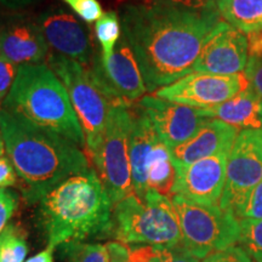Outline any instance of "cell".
I'll use <instances>...</instances> for the list:
<instances>
[{
	"label": "cell",
	"instance_id": "1",
	"mask_svg": "<svg viewBox=\"0 0 262 262\" xmlns=\"http://www.w3.org/2000/svg\"><path fill=\"white\" fill-rule=\"evenodd\" d=\"M219 17L217 10L191 11L157 0L124 9L123 35L133 49L147 91H157L192 73Z\"/></svg>",
	"mask_w": 262,
	"mask_h": 262
},
{
	"label": "cell",
	"instance_id": "41",
	"mask_svg": "<svg viewBox=\"0 0 262 262\" xmlns=\"http://www.w3.org/2000/svg\"><path fill=\"white\" fill-rule=\"evenodd\" d=\"M261 114H262V113H261Z\"/></svg>",
	"mask_w": 262,
	"mask_h": 262
},
{
	"label": "cell",
	"instance_id": "20",
	"mask_svg": "<svg viewBox=\"0 0 262 262\" xmlns=\"http://www.w3.org/2000/svg\"><path fill=\"white\" fill-rule=\"evenodd\" d=\"M216 10L241 32H262V0H217Z\"/></svg>",
	"mask_w": 262,
	"mask_h": 262
},
{
	"label": "cell",
	"instance_id": "23",
	"mask_svg": "<svg viewBox=\"0 0 262 262\" xmlns=\"http://www.w3.org/2000/svg\"><path fill=\"white\" fill-rule=\"evenodd\" d=\"M95 33L101 47V57L108 58L113 55L117 44L122 38V26L114 11L103 12L96 21Z\"/></svg>",
	"mask_w": 262,
	"mask_h": 262
},
{
	"label": "cell",
	"instance_id": "26",
	"mask_svg": "<svg viewBox=\"0 0 262 262\" xmlns=\"http://www.w3.org/2000/svg\"><path fill=\"white\" fill-rule=\"evenodd\" d=\"M147 262H199V258L181 243L175 247H155Z\"/></svg>",
	"mask_w": 262,
	"mask_h": 262
},
{
	"label": "cell",
	"instance_id": "34",
	"mask_svg": "<svg viewBox=\"0 0 262 262\" xmlns=\"http://www.w3.org/2000/svg\"><path fill=\"white\" fill-rule=\"evenodd\" d=\"M17 183V173L9 157H0V188L12 187Z\"/></svg>",
	"mask_w": 262,
	"mask_h": 262
},
{
	"label": "cell",
	"instance_id": "35",
	"mask_svg": "<svg viewBox=\"0 0 262 262\" xmlns=\"http://www.w3.org/2000/svg\"><path fill=\"white\" fill-rule=\"evenodd\" d=\"M108 257V262H130L129 256V248L125 244L120 243V242H110L106 244Z\"/></svg>",
	"mask_w": 262,
	"mask_h": 262
},
{
	"label": "cell",
	"instance_id": "25",
	"mask_svg": "<svg viewBox=\"0 0 262 262\" xmlns=\"http://www.w3.org/2000/svg\"><path fill=\"white\" fill-rule=\"evenodd\" d=\"M241 225V239L239 243L243 245L247 253L255 262H262V219L239 220Z\"/></svg>",
	"mask_w": 262,
	"mask_h": 262
},
{
	"label": "cell",
	"instance_id": "6",
	"mask_svg": "<svg viewBox=\"0 0 262 262\" xmlns=\"http://www.w3.org/2000/svg\"><path fill=\"white\" fill-rule=\"evenodd\" d=\"M49 68L61 80L71 98L85 136V149L93 157L102 141L112 102L91 68L58 54H49ZM118 103V102H117Z\"/></svg>",
	"mask_w": 262,
	"mask_h": 262
},
{
	"label": "cell",
	"instance_id": "16",
	"mask_svg": "<svg viewBox=\"0 0 262 262\" xmlns=\"http://www.w3.org/2000/svg\"><path fill=\"white\" fill-rule=\"evenodd\" d=\"M239 130L219 119L209 118L185 143L170 149L175 165H188L208 157L229 153Z\"/></svg>",
	"mask_w": 262,
	"mask_h": 262
},
{
	"label": "cell",
	"instance_id": "33",
	"mask_svg": "<svg viewBox=\"0 0 262 262\" xmlns=\"http://www.w3.org/2000/svg\"><path fill=\"white\" fill-rule=\"evenodd\" d=\"M157 2L168 3V4L178 6V8L198 12L214 11L216 10V4H217V0H157Z\"/></svg>",
	"mask_w": 262,
	"mask_h": 262
},
{
	"label": "cell",
	"instance_id": "10",
	"mask_svg": "<svg viewBox=\"0 0 262 262\" xmlns=\"http://www.w3.org/2000/svg\"><path fill=\"white\" fill-rule=\"evenodd\" d=\"M245 75L189 73L175 83L156 91V96L194 108H209L231 100L247 89Z\"/></svg>",
	"mask_w": 262,
	"mask_h": 262
},
{
	"label": "cell",
	"instance_id": "19",
	"mask_svg": "<svg viewBox=\"0 0 262 262\" xmlns=\"http://www.w3.org/2000/svg\"><path fill=\"white\" fill-rule=\"evenodd\" d=\"M201 111L203 117L222 120L238 130L262 129V100L250 86L224 103Z\"/></svg>",
	"mask_w": 262,
	"mask_h": 262
},
{
	"label": "cell",
	"instance_id": "4",
	"mask_svg": "<svg viewBox=\"0 0 262 262\" xmlns=\"http://www.w3.org/2000/svg\"><path fill=\"white\" fill-rule=\"evenodd\" d=\"M3 110L33 125L85 147V136L71 98L48 64L18 66Z\"/></svg>",
	"mask_w": 262,
	"mask_h": 262
},
{
	"label": "cell",
	"instance_id": "24",
	"mask_svg": "<svg viewBox=\"0 0 262 262\" xmlns=\"http://www.w3.org/2000/svg\"><path fill=\"white\" fill-rule=\"evenodd\" d=\"M61 256L66 262H108L106 245L71 241L60 245Z\"/></svg>",
	"mask_w": 262,
	"mask_h": 262
},
{
	"label": "cell",
	"instance_id": "37",
	"mask_svg": "<svg viewBox=\"0 0 262 262\" xmlns=\"http://www.w3.org/2000/svg\"><path fill=\"white\" fill-rule=\"evenodd\" d=\"M39 0H0V4L5 6L6 9L10 10H18L25 9L31 6L32 4H35Z\"/></svg>",
	"mask_w": 262,
	"mask_h": 262
},
{
	"label": "cell",
	"instance_id": "15",
	"mask_svg": "<svg viewBox=\"0 0 262 262\" xmlns=\"http://www.w3.org/2000/svg\"><path fill=\"white\" fill-rule=\"evenodd\" d=\"M35 24L49 47L56 54L75 61L85 68L90 67L91 48L83 25L63 9L52 8L44 11Z\"/></svg>",
	"mask_w": 262,
	"mask_h": 262
},
{
	"label": "cell",
	"instance_id": "3",
	"mask_svg": "<svg viewBox=\"0 0 262 262\" xmlns=\"http://www.w3.org/2000/svg\"><path fill=\"white\" fill-rule=\"evenodd\" d=\"M112 205L95 170L67 179L39 202L48 247L111 235Z\"/></svg>",
	"mask_w": 262,
	"mask_h": 262
},
{
	"label": "cell",
	"instance_id": "17",
	"mask_svg": "<svg viewBox=\"0 0 262 262\" xmlns=\"http://www.w3.org/2000/svg\"><path fill=\"white\" fill-rule=\"evenodd\" d=\"M0 52L17 66L39 64L49 56V45L37 24L16 21L0 29Z\"/></svg>",
	"mask_w": 262,
	"mask_h": 262
},
{
	"label": "cell",
	"instance_id": "8",
	"mask_svg": "<svg viewBox=\"0 0 262 262\" xmlns=\"http://www.w3.org/2000/svg\"><path fill=\"white\" fill-rule=\"evenodd\" d=\"M130 130L129 104H111L101 145L90 158L95 172L114 205L134 193L129 157Z\"/></svg>",
	"mask_w": 262,
	"mask_h": 262
},
{
	"label": "cell",
	"instance_id": "31",
	"mask_svg": "<svg viewBox=\"0 0 262 262\" xmlns=\"http://www.w3.org/2000/svg\"><path fill=\"white\" fill-rule=\"evenodd\" d=\"M202 262H254V260L243 248L233 245L225 250L210 254L203 258Z\"/></svg>",
	"mask_w": 262,
	"mask_h": 262
},
{
	"label": "cell",
	"instance_id": "7",
	"mask_svg": "<svg viewBox=\"0 0 262 262\" xmlns=\"http://www.w3.org/2000/svg\"><path fill=\"white\" fill-rule=\"evenodd\" d=\"M171 202L179 216L183 247L199 260L233 247L241 239L239 220L231 211L176 194L171 195Z\"/></svg>",
	"mask_w": 262,
	"mask_h": 262
},
{
	"label": "cell",
	"instance_id": "2",
	"mask_svg": "<svg viewBox=\"0 0 262 262\" xmlns=\"http://www.w3.org/2000/svg\"><path fill=\"white\" fill-rule=\"evenodd\" d=\"M0 133L28 203H39L67 179L90 171L79 146L3 108Z\"/></svg>",
	"mask_w": 262,
	"mask_h": 262
},
{
	"label": "cell",
	"instance_id": "13",
	"mask_svg": "<svg viewBox=\"0 0 262 262\" xmlns=\"http://www.w3.org/2000/svg\"><path fill=\"white\" fill-rule=\"evenodd\" d=\"M139 110L147 117L159 139L175 148L188 141L209 118L203 117L201 108L171 102L158 96H145Z\"/></svg>",
	"mask_w": 262,
	"mask_h": 262
},
{
	"label": "cell",
	"instance_id": "38",
	"mask_svg": "<svg viewBox=\"0 0 262 262\" xmlns=\"http://www.w3.org/2000/svg\"><path fill=\"white\" fill-rule=\"evenodd\" d=\"M52 250H54V249L48 247L44 251L35 255V256L28 258L26 262H54V258H52Z\"/></svg>",
	"mask_w": 262,
	"mask_h": 262
},
{
	"label": "cell",
	"instance_id": "11",
	"mask_svg": "<svg viewBox=\"0 0 262 262\" xmlns=\"http://www.w3.org/2000/svg\"><path fill=\"white\" fill-rule=\"evenodd\" d=\"M91 70L114 103L130 104L147 91L139 63L125 37L120 38L112 56L100 57Z\"/></svg>",
	"mask_w": 262,
	"mask_h": 262
},
{
	"label": "cell",
	"instance_id": "29",
	"mask_svg": "<svg viewBox=\"0 0 262 262\" xmlns=\"http://www.w3.org/2000/svg\"><path fill=\"white\" fill-rule=\"evenodd\" d=\"M18 66L6 58L0 52V111L17 74Z\"/></svg>",
	"mask_w": 262,
	"mask_h": 262
},
{
	"label": "cell",
	"instance_id": "39",
	"mask_svg": "<svg viewBox=\"0 0 262 262\" xmlns=\"http://www.w3.org/2000/svg\"><path fill=\"white\" fill-rule=\"evenodd\" d=\"M5 152V145H4V140H3L2 133H0V157H3Z\"/></svg>",
	"mask_w": 262,
	"mask_h": 262
},
{
	"label": "cell",
	"instance_id": "18",
	"mask_svg": "<svg viewBox=\"0 0 262 262\" xmlns=\"http://www.w3.org/2000/svg\"><path fill=\"white\" fill-rule=\"evenodd\" d=\"M160 139L147 117L139 110L131 113L129 157L134 193L142 199L149 191L147 171L153 149Z\"/></svg>",
	"mask_w": 262,
	"mask_h": 262
},
{
	"label": "cell",
	"instance_id": "22",
	"mask_svg": "<svg viewBox=\"0 0 262 262\" xmlns=\"http://www.w3.org/2000/svg\"><path fill=\"white\" fill-rule=\"evenodd\" d=\"M28 253L26 232L21 226L10 224L0 234V262H24Z\"/></svg>",
	"mask_w": 262,
	"mask_h": 262
},
{
	"label": "cell",
	"instance_id": "21",
	"mask_svg": "<svg viewBox=\"0 0 262 262\" xmlns=\"http://www.w3.org/2000/svg\"><path fill=\"white\" fill-rule=\"evenodd\" d=\"M176 180V168L169 147L159 140L153 149L147 171V185L148 189L160 194L172 195V188Z\"/></svg>",
	"mask_w": 262,
	"mask_h": 262
},
{
	"label": "cell",
	"instance_id": "12",
	"mask_svg": "<svg viewBox=\"0 0 262 262\" xmlns=\"http://www.w3.org/2000/svg\"><path fill=\"white\" fill-rule=\"evenodd\" d=\"M248 64V37L225 21H219L206 38L193 71L235 75Z\"/></svg>",
	"mask_w": 262,
	"mask_h": 262
},
{
	"label": "cell",
	"instance_id": "27",
	"mask_svg": "<svg viewBox=\"0 0 262 262\" xmlns=\"http://www.w3.org/2000/svg\"><path fill=\"white\" fill-rule=\"evenodd\" d=\"M67 4L83 21L93 24L103 15L102 8L97 0H62Z\"/></svg>",
	"mask_w": 262,
	"mask_h": 262
},
{
	"label": "cell",
	"instance_id": "36",
	"mask_svg": "<svg viewBox=\"0 0 262 262\" xmlns=\"http://www.w3.org/2000/svg\"><path fill=\"white\" fill-rule=\"evenodd\" d=\"M248 58H254V60L262 58V32L248 34Z\"/></svg>",
	"mask_w": 262,
	"mask_h": 262
},
{
	"label": "cell",
	"instance_id": "32",
	"mask_svg": "<svg viewBox=\"0 0 262 262\" xmlns=\"http://www.w3.org/2000/svg\"><path fill=\"white\" fill-rule=\"evenodd\" d=\"M245 78H247L249 86L262 100V58L261 60L248 58V64L245 67Z\"/></svg>",
	"mask_w": 262,
	"mask_h": 262
},
{
	"label": "cell",
	"instance_id": "30",
	"mask_svg": "<svg viewBox=\"0 0 262 262\" xmlns=\"http://www.w3.org/2000/svg\"><path fill=\"white\" fill-rule=\"evenodd\" d=\"M18 206L17 193L8 188H0V234Z\"/></svg>",
	"mask_w": 262,
	"mask_h": 262
},
{
	"label": "cell",
	"instance_id": "5",
	"mask_svg": "<svg viewBox=\"0 0 262 262\" xmlns=\"http://www.w3.org/2000/svg\"><path fill=\"white\" fill-rule=\"evenodd\" d=\"M111 235L129 245L175 247L182 243L171 198L152 189L142 199L131 193L114 205Z\"/></svg>",
	"mask_w": 262,
	"mask_h": 262
},
{
	"label": "cell",
	"instance_id": "40",
	"mask_svg": "<svg viewBox=\"0 0 262 262\" xmlns=\"http://www.w3.org/2000/svg\"><path fill=\"white\" fill-rule=\"evenodd\" d=\"M258 133H260V140H261V143H262V129L258 130Z\"/></svg>",
	"mask_w": 262,
	"mask_h": 262
},
{
	"label": "cell",
	"instance_id": "14",
	"mask_svg": "<svg viewBox=\"0 0 262 262\" xmlns=\"http://www.w3.org/2000/svg\"><path fill=\"white\" fill-rule=\"evenodd\" d=\"M229 153L196 160L188 165H175L172 195H180L202 205H219L226 182Z\"/></svg>",
	"mask_w": 262,
	"mask_h": 262
},
{
	"label": "cell",
	"instance_id": "9",
	"mask_svg": "<svg viewBox=\"0 0 262 262\" xmlns=\"http://www.w3.org/2000/svg\"><path fill=\"white\" fill-rule=\"evenodd\" d=\"M258 130L239 131L229 150L219 206L231 211L235 217L250 192L262 181V143Z\"/></svg>",
	"mask_w": 262,
	"mask_h": 262
},
{
	"label": "cell",
	"instance_id": "28",
	"mask_svg": "<svg viewBox=\"0 0 262 262\" xmlns=\"http://www.w3.org/2000/svg\"><path fill=\"white\" fill-rule=\"evenodd\" d=\"M238 220L250 219V220H261L262 219V181L255 186L247 201L239 210Z\"/></svg>",
	"mask_w": 262,
	"mask_h": 262
}]
</instances>
